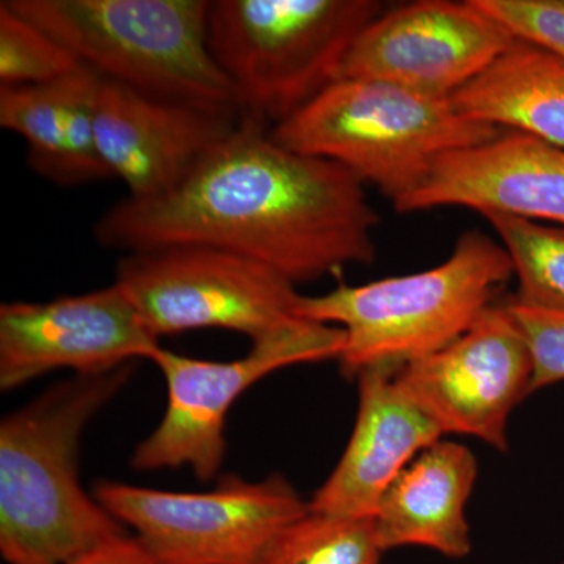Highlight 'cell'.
<instances>
[{"label": "cell", "mask_w": 564, "mask_h": 564, "mask_svg": "<svg viewBox=\"0 0 564 564\" xmlns=\"http://www.w3.org/2000/svg\"><path fill=\"white\" fill-rule=\"evenodd\" d=\"M380 217L355 174L300 154L243 117L169 192L126 196L96 221L109 250L214 248L242 256L293 285L372 263Z\"/></svg>", "instance_id": "6da1fadb"}, {"label": "cell", "mask_w": 564, "mask_h": 564, "mask_svg": "<svg viewBox=\"0 0 564 564\" xmlns=\"http://www.w3.org/2000/svg\"><path fill=\"white\" fill-rule=\"evenodd\" d=\"M133 364L76 375L0 423V554L7 564H70L128 529L84 491L88 422L128 383Z\"/></svg>", "instance_id": "7a4b0ae2"}, {"label": "cell", "mask_w": 564, "mask_h": 564, "mask_svg": "<svg viewBox=\"0 0 564 564\" xmlns=\"http://www.w3.org/2000/svg\"><path fill=\"white\" fill-rule=\"evenodd\" d=\"M513 276L502 243L469 229L440 265L361 285L339 284L323 295H302L299 317L343 329L345 344L337 362L345 377L358 378L370 369L397 373L473 328Z\"/></svg>", "instance_id": "3957f363"}, {"label": "cell", "mask_w": 564, "mask_h": 564, "mask_svg": "<svg viewBox=\"0 0 564 564\" xmlns=\"http://www.w3.org/2000/svg\"><path fill=\"white\" fill-rule=\"evenodd\" d=\"M7 3L102 80L165 101L242 111L207 46L209 0Z\"/></svg>", "instance_id": "277c9868"}, {"label": "cell", "mask_w": 564, "mask_h": 564, "mask_svg": "<svg viewBox=\"0 0 564 564\" xmlns=\"http://www.w3.org/2000/svg\"><path fill=\"white\" fill-rule=\"evenodd\" d=\"M502 129L434 99L375 80L339 79L270 135L300 154L326 159L373 185L392 206L426 181L448 152L496 139Z\"/></svg>", "instance_id": "5b68a950"}, {"label": "cell", "mask_w": 564, "mask_h": 564, "mask_svg": "<svg viewBox=\"0 0 564 564\" xmlns=\"http://www.w3.org/2000/svg\"><path fill=\"white\" fill-rule=\"evenodd\" d=\"M377 0H215L207 46L243 117L276 128L334 82Z\"/></svg>", "instance_id": "8992f818"}, {"label": "cell", "mask_w": 564, "mask_h": 564, "mask_svg": "<svg viewBox=\"0 0 564 564\" xmlns=\"http://www.w3.org/2000/svg\"><path fill=\"white\" fill-rule=\"evenodd\" d=\"M95 499L143 545L155 564H262L310 502L280 474L250 481L226 474L206 492H174L117 481Z\"/></svg>", "instance_id": "52a82bcc"}, {"label": "cell", "mask_w": 564, "mask_h": 564, "mask_svg": "<svg viewBox=\"0 0 564 564\" xmlns=\"http://www.w3.org/2000/svg\"><path fill=\"white\" fill-rule=\"evenodd\" d=\"M345 334L337 326L300 321L252 343L232 361H204L159 348L151 361L165 378L166 410L154 432L133 451V469L191 467L209 481L225 459V425L232 404L251 386L296 364L339 359Z\"/></svg>", "instance_id": "ba28073f"}, {"label": "cell", "mask_w": 564, "mask_h": 564, "mask_svg": "<svg viewBox=\"0 0 564 564\" xmlns=\"http://www.w3.org/2000/svg\"><path fill=\"white\" fill-rule=\"evenodd\" d=\"M115 284L155 339L218 328L254 343L300 321L296 285L261 263L214 248L128 252Z\"/></svg>", "instance_id": "9c48e42d"}, {"label": "cell", "mask_w": 564, "mask_h": 564, "mask_svg": "<svg viewBox=\"0 0 564 564\" xmlns=\"http://www.w3.org/2000/svg\"><path fill=\"white\" fill-rule=\"evenodd\" d=\"M475 0H417L384 10L355 40L339 79L375 80L452 99L516 43Z\"/></svg>", "instance_id": "30bf717a"}, {"label": "cell", "mask_w": 564, "mask_h": 564, "mask_svg": "<svg viewBox=\"0 0 564 564\" xmlns=\"http://www.w3.org/2000/svg\"><path fill=\"white\" fill-rule=\"evenodd\" d=\"M533 361L507 304L494 303L462 337L395 373L404 393L444 434L508 448V422L532 395Z\"/></svg>", "instance_id": "8fae6325"}, {"label": "cell", "mask_w": 564, "mask_h": 564, "mask_svg": "<svg viewBox=\"0 0 564 564\" xmlns=\"http://www.w3.org/2000/svg\"><path fill=\"white\" fill-rule=\"evenodd\" d=\"M161 348L126 293L111 284L51 302L0 306V389L11 391L52 370L113 372Z\"/></svg>", "instance_id": "7c38bea8"}, {"label": "cell", "mask_w": 564, "mask_h": 564, "mask_svg": "<svg viewBox=\"0 0 564 564\" xmlns=\"http://www.w3.org/2000/svg\"><path fill=\"white\" fill-rule=\"evenodd\" d=\"M242 118V111L165 101L101 79L96 144L128 198L148 199L173 188Z\"/></svg>", "instance_id": "4fadbf2b"}, {"label": "cell", "mask_w": 564, "mask_h": 564, "mask_svg": "<svg viewBox=\"0 0 564 564\" xmlns=\"http://www.w3.org/2000/svg\"><path fill=\"white\" fill-rule=\"evenodd\" d=\"M413 214L466 207L564 228V150L518 131L443 155L413 195L395 204Z\"/></svg>", "instance_id": "5bb4252c"}, {"label": "cell", "mask_w": 564, "mask_h": 564, "mask_svg": "<svg viewBox=\"0 0 564 564\" xmlns=\"http://www.w3.org/2000/svg\"><path fill=\"white\" fill-rule=\"evenodd\" d=\"M356 380L355 426L339 463L310 500L313 513L373 518L392 481L444 436L391 370H366Z\"/></svg>", "instance_id": "9a60e30c"}, {"label": "cell", "mask_w": 564, "mask_h": 564, "mask_svg": "<svg viewBox=\"0 0 564 564\" xmlns=\"http://www.w3.org/2000/svg\"><path fill=\"white\" fill-rule=\"evenodd\" d=\"M469 448L437 441L386 489L372 521L381 551L425 547L452 560L473 551L466 507L477 481Z\"/></svg>", "instance_id": "2e32d148"}, {"label": "cell", "mask_w": 564, "mask_h": 564, "mask_svg": "<svg viewBox=\"0 0 564 564\" xmlns=\"http://www.w3.org/2000/svg\"><path fill=\"white\" fill-rule=\"evenodd\" d=\"M452 102L473 120L564 150V61L529 41L516 40Z\"/></svg>", "instance_id": "e0dca14e"}, {"label": "cell", "mask_w": 564, "mask_h": 564, "mask_svg": "<svg viewBox=\"0 0 564 564\" xmlns=\"http://www.w3.org/2000/svg\"><path fill=\"white\" fill-rule=\"evenodd\" d=\"M518 280L514 302L564 314V228L510 215L489 214Z\"/></svg>", "instance_id": "ac0fdd59"}, {"label": "cell", "mask_w": 564, "mask_h": 564, "mask_svg": "<svg viewBox=\"0 0 564 564\" xmlns=\"http://www.w3.org/2000/svg\"><path fill=\"white\" fill-rule=\"evenodd\" d=\"M372 518L307 511L274 543L262 564H381Z\"/></svg>", "instance_id": "d6986e66"}, {"label": "cell", "mask_w": 564, "mask_h": 564, "mask_svg": "<svg viewBox=\"0 0 564 564\" xmlns=\"http://www.w3.org/2000/svg\"><path fill=\"white\" fill-rule=\"evenodd\" d=\"M65 79L31 87H0V126L28 143L29 166L54 184L62 161Z\"/></svg>", "instance_id": "ffe728a7"}, {"label": "cell", "mask_w": 564, "mask_h": 564, "mask_svg": "<svg viewBox=\"0 0 564 564\" xmlns=\"http://www.w3.org/2000/svg\"><path fill=\"white\" fill-rule=\"evenodd\" d=\"M82 68L50 33L0 3V87L54 84Z\"/></svg>", "instance_id": "44dd1931"}, {"label": "cell", "mask_w": 564, "mask_h": 564, "mask_svg": "<svg viewBox=\"0 0 564 564\" xmlns=\"http://www.w3.org/2000/svg\"><path fill=\"white\" fill-rule=\"evenodd\" d=\"M101 77L82 68L63 80V150L55 184L110 180L96 144V104Z\"/></svg>", "instance_id": "7402d4cb"}, {"label": "cell", "mask_w": 564, "mask_h": 564, "mask_svg": "<svg viewBox=\"0 0 564 564\" xmlns=\"http://www.w3.org/2000/svg\"><path fill=\"white\" fill-rule=\"evenodd\" d=\"M508 311L529 345L533 361L532 393L564 381V314L508 300Z\"/></svg>", "instance_id": "603a6c76"}, {"label": "cell", "mask_w": 564, "mask_h": 564, "mask_svg": "<svg viewBox=\"0 0 564 564\" xmlns=\"http://www.w3.org/2000/svg\"><path fill=\"white\" fill-rule=\"evenodd\" d=\"M516 39L544 47L564 61V0H475Z\"/></svg>", "instance_id": "cb8c5ba5"}, {"label": "cell", "mask_w": 564, "mask_h": 564, "mask_svg": "<svg viewBox=\"0 0 564 564\" xmlns=\"http://www.w3.org/2000/svg\"><path fill=\"white\" fill-rule=\"evenodd\" d=\"M70 564H155L137 538H118Z\"/></svg>", "instance_id": "d4e9b609"}, {"label": "cell", "mask_w": 564, "mask_h": 564, "mask_svg": "<svg viewBox=\"0 0 564 564\" xmlns=\"http://www.w3.org/2000/svg\"><path fill=\"white\" fill-rule=\"evenodd\" d=\"M564 564V563H563Z\"/></svg>", "instance_id": "484cf974"}]
</instances>
